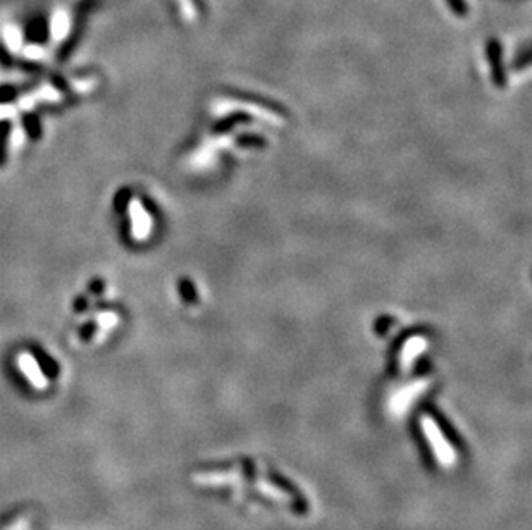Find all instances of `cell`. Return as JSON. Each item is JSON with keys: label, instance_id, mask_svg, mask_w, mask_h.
Listing matches in <instances>:
<instances>
[{"label": "cell", "instance_id": "cell-1", "mask_svg": "<svg viewBox=\"0 0 532 530\" xmlns=\"http://www.w3.org/2000/svg\"><path fill=\"white\" fill-rule=\"evenodd\" d=\"M92 7H93V0H81L78 14H76V21H75V24H72V31L69 33L66 42L63 43V47H60V52H59L60 59H67V55L71 54V52L76 48V45H78L81 35H83L85 23H87L88 12L92 11Z\"/></svg>", "mask_w": 532, "mask_h": 530}, {"label": "cell", "instance_id": "cell-2", "mask_svg": "<svg viewBox=\"0 0 532 530\" xmlns=\"http://www.w3.org/2000/svg\"><path fill=\"white\" fill-rule=\"evenodd\" d=\"M129 215H131V234L135 239L148 238L150 227H152V219L150 214L143 209L140 202H129Z\"/></svg>", "mask_w": 532, "mask_h": 530}, {"label": "cell", "instance_id": "cell-3", "mask_svg": "<svg viewBox=\"0 0 532 530\" xmlns=\"http://www.w3.org/2000/svg\"><path fill=\"white\" fill-rule=\"evenodd\" d=\"M24 38L31 45H43L50 38V23L45 16H35L24 28Z\"/></svg>", "mask_w": 532, "mask_h": 530}, {"label": "cell", "instance_id": "cell-4", "mask_svg": "<svg viewBox=\"0 0 532 530\" xmlns=\"http://www.w3.org/2000/svg\"><path fill=\"white\" fill-rule=\"evenodd\" d=\"M487 55H489L491 66L494 71V80L498 83H503V66H501V48L496 40H489L487 42Z\"/></svg>", "mask_w": 532, "mask_h": 530}, {"label": "cell", "instance_id": "cell-5", "mask_svg": "<svg viewBox=\"0 0 532 530\" xmlns=\"http://www.w3.org/2000/svg\"><path fill=\"white\" fill-rule=\"evenodd\" d=\"M446 2H448V6L452 7V11L458 18H465L469 14V7H467L465 0H446Z\"/></svg>", "mask_w": 532, "mask_h": 530}, {"label": "cell", "instance_id": "cell-6", "mask_svg": "<svg viewBox=\"0 0 532 530\" xmlns=\"http://www.w3.org/2000/svg\"><path fill=\"white\" fill-rule=\"evenodd\" d=\"M95 322L102 325V328H112V325L117 322V317L111 312H102L95 317Z\"/></svg>", "mask_w": 532, "mask_h": 530}, {"label": "cell", "instance_id": "cell-7", "mask_svg": "<svg viewBox=\"0 0 532 530\" xmlns=\"http://www.w3.org/2000/svg\"><path fill=\"white\" fill-rule=\"evenodd\" d=\"M6 148H7V128H0V166L6 162Z\"/></svg>", "mask_w": 532, "mask_h": 530}, {"label": "cell", "instance_id": "cell-8", "mask_svg": "<svg viewBox=\"0 0 532 530\" xmlns=\"http://www.w3.org/2000/svg\"><path fill=\"white\" fill-rule=\"evenodd\" d=\"M193 2H195V6H197V9H198V11H204V9H205L204 0H193Z\"/></svg>", "mask_w": 532, "mask_h": 530}]
</instances>
